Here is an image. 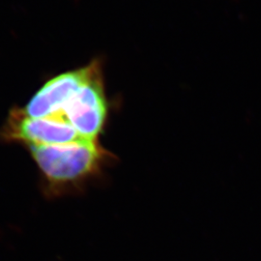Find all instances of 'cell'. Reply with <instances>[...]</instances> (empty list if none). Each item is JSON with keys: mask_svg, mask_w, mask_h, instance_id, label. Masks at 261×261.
<instances>
[{"mask_svg": "<svg viewBox=\"0 0 261 261\" xmlns=\"http://www.w3.org/2000/svg\"><path fill=\"white\" fill-rule=\"evenodd\" d=\"M30 151L45 176L55 183H68L87 176L97 168L102 151L96 140L58 145H30Z\"/></svg>", "mask_w": 261, "mask_h": 261, "instance_id": "6da1fadb", "label": "cell"}, {"mask_svg": "<svg viewBox=\"0 0 261 261\" xmlns=\"http://www.w3.org/2000/svg\"><path fill=\"white\" fill-rule=\"evenodd\" d=\"M108 106L102 70L84 84L54 118L70 124L84 139L97 140L107 119Z\"/></svg>", "mask_w": 261, "mask_h": 261, "instance_id": "7a4b0ae2", "label": "cell"}, {"mask_svg": "<svg viewBox=\"0 0 261 261\" xmlns=\"http://www.w3.org/2000/svg\"><path fill=\"white\" fill-rule=\"evenodd\" d=\"M101 69L98 60L48 81L30 100L22 113L30 118H54L79 89Z\"/></svg>", "mask_w": 261, "mask_h": 261, "instance_id": "3957f363", "label": "cell"}, {"mask_svg": "<svg viewBox=\"0 0 261 261\" xmlns=\"http://www.w3.org/2000/svg\"><path fill=\"white\" fill-rule=\"evenodd\" d=\"M6 136L12 140L28 141L30 145H58L87 140L68 123L48 118H30L21 111L12 112Z\"/></svg>", "mask_w": 261, "mask_h": 261, "instance_id": "277c9868", "label": "cell"}]
</instances>
